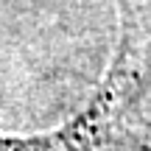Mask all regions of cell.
I'll list each match as a JSON object with an SVG mask.
<instances>
[{"label":"cell","mask_w":151,"mask_h":151,"mask_svg":"<svg viewBox=\"0 0 151 151\" xmlns=\"http://www.w3.org/2000/svg\"><path fill=\"white\" fill-rule=\"evenodd\" d=\"M140 98V70L134 62L129 22L123 20L118 53L95 95L59 129L42 134H0V151H126L129 120Z\"/></svg>","instance_id":"1"},{"label":"cell","mask_w":151,"mask_h":151,"mask_svg":"<svg viewBox=\"0 0 151 151\" xmlns=\"http://www.w3.org/2000/svg\"><path fill=\"white\" fill-rule=\"evenodd\" d=\"M148 151H151V137H148Z\"/></svg>","instance_id":"2"}]
</instances>
